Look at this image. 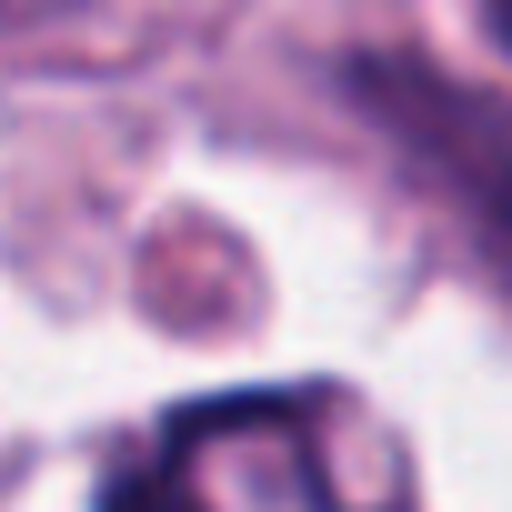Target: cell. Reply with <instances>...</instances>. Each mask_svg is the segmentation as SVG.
Returning <instances> with one entry per match:
<instances>
[{
	"label": "cell",
	"mask_w": 512,
	"mask_h": 512,
	"mask_svg": "<svg viewBox=\"0 0 512 512\" xmlns=\"http://www.w3.org/2000/svg\"><path fill=\"white\" fill-rule=\"evenodd\" d=\"M332 402L312 392H231L171 412L151 442L111 462L101 512H382L342 482V452L322 442Z\"/></svg>",
	"instance_id": "1"
},
{
	"label": "cell",
	"mask_w": 512,
	"mask_h": 512,
	"mask_svg": "<svg viewBox=\"0 0 512 512\" xmlns=\"http://www.w3.org/2000/svg\"><path fill=\"white\" fill-rule=\"evenodd\" d=\"M41 11H61V0H0V21H41Z\"/></svg>",
	"instance_id": "2"
}]
</instances>
